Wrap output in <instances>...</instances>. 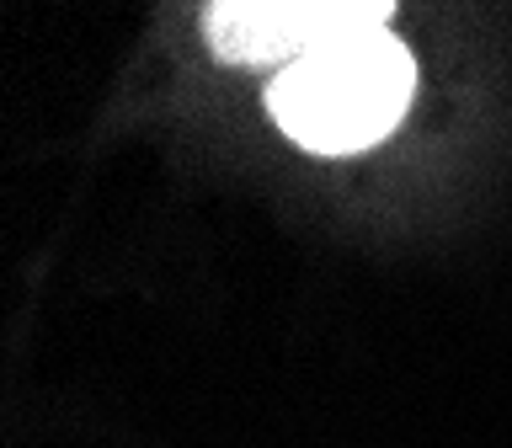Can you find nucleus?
Masks as SVG:
<instances>
[{"label": "nucleus", "instance_id": "f03ea898", "mask_svg": "<svg viewBox=\"0 0 512 448\" xmlns=\"http://www.w3.org/2000/svg\"><path fill=\"white\" fill-rule=\"evenodd\" d=\"M390 16V0H214L203 38L219 64H299L315 48L384 32Z\"/></svg>", "mask_w": 512, "mask_h": 448}, {"label": "nucleus", "instance_id": "f257e3e1", "mask_svg": "<svg viewBox=\"0 0 512 448\" xmlns=\"http://www.w3.org/2000/svg\"><path fill=\"white\" fill-rule=\"evenodd\" d=\"M416 91L411 48L384 32L315 48L288 64L267 91V112L294 144L315 155H358L406 118Z\"/></svg>", "mask_w": 512, "mask_h": 448}]
</instances>
